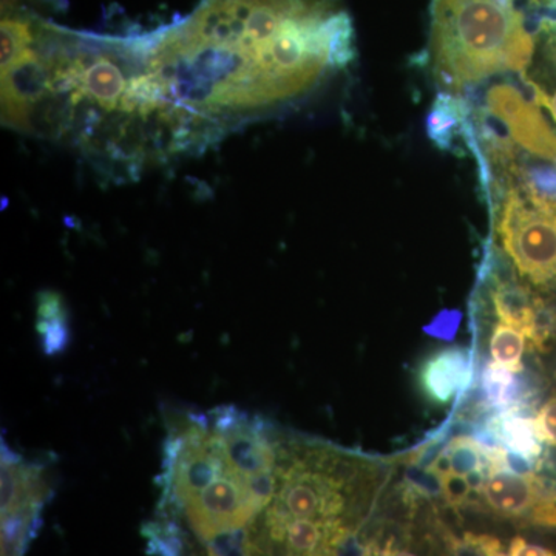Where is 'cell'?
Segmentation results:
<instances>
[{"mask_svg":"<svg viewBox=\"0 0 556 556\" xmlns=\"http://www.w3.org/2000/svg\"><path fill=\"white\" fill-rule=\"evenodd\" d=\"M448 548L452 552V556H485L481 547L471 540L470 533H466L463 540L457 538H448Z\"/></svg>","mask_w":556,"mask_h":556,"instance_id":"obj_19","label":"cell"},{"mask_svg":"<svg viewBox=\"0 0 556 556\" xmlns=\"http://www.w3.org/2000/svg\"><path fill=\"white\" fill-rule=\"evenodd\" d=\"M38 332L40 345L47 356H56L68 346L67 309L53 292H46L39 298Z\"/></svg>","mask_w":556,"mask_h":556,"instance_id":"obj_10","label":"cell"},{"mask_svg":"<svg viewBox=\"0 0 556 556\" xmlns=\"http://www.w3.org/2000/svg\"><path fill=\"white\" fill-rule=\"evenodd\" d=\"M508 555L510 556H556L554 552L548 551V548H544L541 546H536V544L529 543L525 538H514L510 543V548H508Z\"/></svg>","mask_w":556,"mask_h":556,"instance_id":"obj_18","label":"cell"},{"mask_svg":"<svg viewBox=\"0 0 556 556\" xmlns=\"http://www.w3.org/2000/svg\"><path fill=\"white\" fill-rule=\"evenodd\" d=\"M481 387L486 409L501 412V409L519 407V388L515 372L508 371L495 362H489L482 369Z\"/></svg>","mask_w":556,"mask_h":556,"instance_id":"obj_12","label":"cell"},{"mask_svg":"<svg viewBox=\"0 0 556 556\" xmlns=\"http://www.w3.org/2000/svg\"><path fill=\"white\" fill-rule=\"evenodd\" d=\"M475 356L463 346H450L430 354L417 369V383L428 402L448 405L464 397L473 386Z\"/></svg>","mask_w":556,"mask_h":556,"instance_id":"obj_6","label":"cell"},{"mask_svg":"<svg viewBox=\"0 0 556 556\" xmlns=\"http://www.w3.org/2000/svg\"><path fill=\"white\" fill-rule=\"evenodd\" d=\"M522 79H525L527 89L532 91V102H535L540 108H546L556 123V91L554 94H548L547 91L538 86L535 80L527 78L526 75L522 76Z\"/></svg>","mask_w":556,"mask_h":556,"instance_id":"obj_17","label":"cell"},{"mask_svg":"<svg viewBox=\"0 0 556 556\" xmlns=\"http://www.w3.org/2000/svg\"><path fill=\"white\" fill-rule=\"evenodd\" d=\"M430 470L439 477H445V475L464 478L478 477V475L489 477L485 444L471 437L452 438Z\"/></svg>","mask_w":556,"mask_h":556,"instance_id":"obj_9","label":"cell"},{"mask_svg":"<svg viewBox=\"0 0 556 556\" xmlns=\"http://www.w3.org/2000/svg\"><path fill=\"white\" fill-rule=\"evenodd\" d=\"M427 134L439 149L456 152L464 144L475 153L477 134L473 109L468 105L466 98L463 94L441 91L428 112Z\"/></svg>","mask_w":556,"mask_h":556,"instance_id":"obj_8","label":"cell"},{"mask_svg":"<svg viewBox=\"0 0 556 556\" xmlns=\"http://www.w3.org/2000/svg\"><path fill=\"white\" fill-rule=\"evenodd\" d=\"M544 479L535 471L489 475L478 493L485 507L497 517L526 521L543 492Z\"/></svg>","mask_w":556,"mask_h":556,"instance_id":"obj_7","label":"cell"},{"mask_svg":"<svg viewBox=\"0 0 556 556\" xmlns=\"http://www.w3.org/2000/svg\"><path fill=\"white\" fill-rule=\"evenodd\" d=\"M535 427L541 442L556 445V396L548 399L535 416Z\"/></svg>","mask_w":556,"mask_h":556,"instance_id":"obj_14","label":"cell"},{"mask_svg":"<svg viewBox=\"0 0 556 556\" xmlns=\"http://www.w3.org/2000/svg\"><path fill=\"white\" fill-rule=\"evenodd\" d=\"M526 521L533 526L556 529V481L554 479H544L543 492Z\"/></svg>","mask_w":556,"mask_h":556,"instance_id":"obj_13","label":"cell"},{"mask_svg":"<svg viewBox=\"0 0 556 556\" xmlns=\"http://www.w3.org/2000/svg\"><path fill=\"white\" fill-rule=\"evenodd\" d=\"M484 110L518 148L556 164V134L535 102L526 101L521 91L497 84L486 91Z\"/></svg>","mask_w":556,"mask_h":556,"instance_id":"obj_5","label":"cell"},{"mask_svg":"<svg viewBox=\"0 0 556 556\" xmlns=\"http://www.w3.org/2000/svg\"><path fill=\"white\" fill-rule=\"evenodd\" d=\"M533 51L517 0L431 2V64L448 93L463 94L504 73L525 76Z\"/></svg>","mask_w":556,"mask_h":556,"instance_id":"obj_4","label":"cell"},{"mask_svg":"<svg viewBox=\"0 0 556 556\" xmlns=\"http://www.w3.org/2000/svg\"><path fill=\"white\" fill-rule=\"evenodd\" d=\"M442 479V493L444 500L450 506L459 507L466 504L468 496L475 492L473 486L468 482L467 478L456 477V475H445Z\"/></svg>","mask_w":556,"mask_h":556,"instance_id":"obj_15","label":"cell"},{"mask_svg":"<svg viewBox=\"0 0 556 556\" xmlns=\"http://www.w3.org/2000/svg\"><path fill=\"white\" fill-rule=\"evenodd\" d=\"M353 60V22L332 0H203L150 50L164 97L212 141Z\"/></svg>","mask_w":556,"mask_h":556,"instance_id":"obj_1","label":"cell"},{"mask_svg":"<svg viewBox=\"0 0 556 556\" xmlns=\"http://www.w3.org/2000/svg\"><path fill=\"white\" fill-rule=\"evenodd\" d=\"M2 123L129 174L186 153L146 65L144 36L84 38L28 17L2 40Z\"/></svg>","mask_w":556,"mask_h":556,"instance_id":"obj_2","label":"cell"},{"mask_svg":"<svg viewBox=\"0 0 556 556\" xmlns=\"http://www.w3.org/2000/svg\"><path fill=\"white\" fill-rule=\"evenodd\" d=\"M459 313L441 314L437 320L427 328L428 332L442 339H452L455 336L457 325H459Z\"/></svg>","mask_w":556,"mask_h":556,"instance_id":"obj_16","label":"cell"},{"mask_svg":"<svg viewBox=\"0 0 556 556\" xmlns=\"http://www.w3.org/2000/svg\"><path fill=\"white\" fill-rule=\"evenodd\" d=\"M490 356L495 364L507 368L508 371L521 372L525 368L522 357H525L526 346L529 345V338L521 328L511 327V325L497 321L493 325L492 334H490Z\"/></svg>","mask_w":556,"mask_h":556,"instance_id":"obj_11","label":"cell"},{"mask_svg":"<svg viewBox=\"0 0 556 556\" xmlns=\"http://www.w3.org/2000/svg\"><path fill=\"white\" fill-rule=\"evenodd\" d=\"M379 556H416L409 554V552L399 551V548L393 547V544L388 543L387 546L380 547L378 546Z\"/></svg>","mask_w":556,"mask_h":556,"instance_id":"obj_20","label":"cell"},{"mask_svg":"<svg viewBox=\"0 0 556 556\" xmlns=\"http://www.w3.org/2000/svg\"><path fill=\"white\" fill-rule=\"evenodd\" d=\"M159 514L206 556H241L274 495L280 434L236 407L167 409Z\"/></svg>","mask_w":556,"mask_h":556,"instance_id":"obj_3","label":"cell"}]
</instances>
